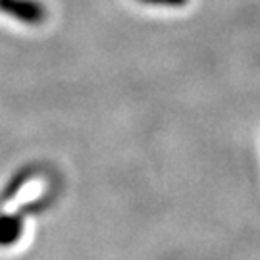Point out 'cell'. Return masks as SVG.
<instances>
[{
  "instance_id": "1",
  "label": "cell",
  "mask_w": 260,
  "mask_h": 260,
  "mask_svg": "<svg viewBox=\"0 0 260 260\" xmlns=\"http://www.w3.org/2000/svg\"><path fill=\"white\" fill-rule=\"evenodd\" d=\"M0 12L29 25L43 23L47 18V10L37 0H0Z\"/></svg>"
},
{
  "instance_id": "2",
  "label": "cell",
  "mask_w": 260,
  "mask_h": 260,
  "mask_svg": "<svg viewBox=\"0 0 260 260\" xmlns=\"http://www.w3.org/2000/svg\"><path fill=\"white\" fill-rule=\"evenodd\" d=\"M23 232L21 214H2L0 216V247L14 245Z\"/></svg>"
},
{
  "instance_id": "3",
  "label": "cell",
  "mask_w": 260,
  "mask_h": 260,
  "mask_svg": "<svg viewBox=\"0 0 260 260\" xmlns=\"http://www.w3.org/2000/svg\"><path fill=\"white\" fill-rule=\"evenodd\" d=\"M145 4H160V6H172V8H179V6H185L189 0H139Z\"/></svg>"
}]
</instances>
